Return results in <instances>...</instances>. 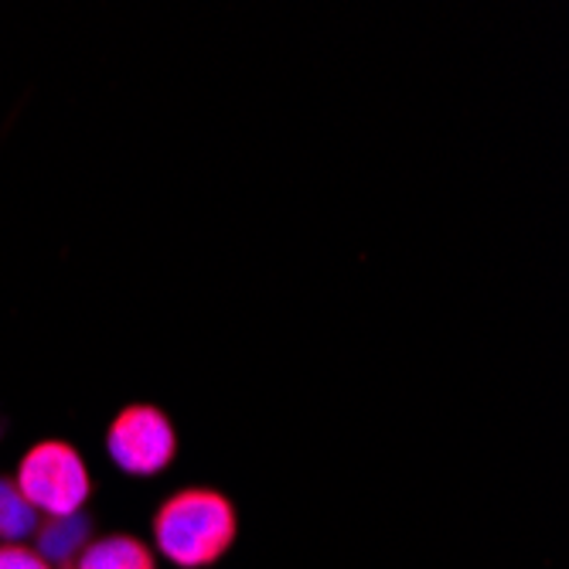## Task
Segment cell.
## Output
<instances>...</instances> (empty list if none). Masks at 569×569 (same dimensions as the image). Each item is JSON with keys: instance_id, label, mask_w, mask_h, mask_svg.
Wrapping results in <instances>:
<instances>
[{"instance_id": "3957f363", "label": "cell", "mask_w": 569, "mask_h": 569, "mask_svg": "<svg viewBox=\"0 0 569 569\" xmlns=\"http://www.w3.org/2000/svg\"><path fill=\"white\" fill-rule=\"evenodd\" d=\"M107 450L113 463L130 478L161 475L178 453V437L171 420L153 406H130L113 420L107 433Z\"/></svg>"}, {"instance_id": "7a4b0ae2", "label": "cell", "mask_w": 569, "mask_h": 569, "mask_svg": "<svg viewBox=\"0 0 569 569\" xmlns=\"http://www.w3.org/2000/svg\"><path fill=\"white\" fill-rule=\"evenodd\" d=\"M14 485L44 519H62V515L82 511L92 491L86 460L72 443L62 440H44L31 447L18 463Z\"/></svg>"}, {"instance_id": "6da1fadb", "label": "cell", "mask_w": 569, "mask_h": 569, "mask_svg": "<svg viewBox=\"0 0 569 569\" xmlns=\"http://www.w3.org/2000/svg\"><path fill=\"white\" fill-rule=\"evenodd\" d=\"M236 511L219 491L191 488L168 498L153 515L158 552L178 569H204L219 562L236 542Z\"/></svg>"}, {"instance_id": "5b68a950", "label": "cell", "mask_w": 569, "mask_h": 569, "mask_svg": "<svg viewBox=\"0 0 569 569\" xmlns=\"http://www.w3.org/2000/svg\"><path fill=\"white\" fill-rule=\"evenodd\" d=\"M72 569H158L153 566V552L130 539V536H110V539H96L89 542Z\"/></svg>"}, {"instance_id": "52a82bcc", "label": "cell", "mask_w": 569, "mask_h": 569, "mask_svg": "<svg viewBox=\"0 0 569 569\" xmlns=\"http://www.w3.org/2000/svg\"><path fill=\"white\" fill-rule=\"evenodd\" d=\"M0 569H56V566H48L34 549H24V546H0Z\"/></svg>"}, {"instance_id": "277c9868", "label": "cell", "mask_w": 569, "mask_h": 569, "mask_svg": "<svg viewBox=\"0 0 569 569\" xmlns=\"http://www.w3.org/2000/svg\"><path fill=\"white\" fill-rule=\"evenodd\" d=\"M89 536H92V522H89L86 511L62 515V519H48L44 526H38V532H34L38 549L34 552L48 566H69L89 546Z\"/></svg>"}, {"instance_id": "8992f818", "label": "cell", "mask_w": 569, "mask_h": 569, "mask_svg": "<svg viewBox=\"0 0 569 569\" xmlns=\"http://www.w3.org/2000/svg\"><path fill=\"white\" fill-rule=\"evenodd\" d=\"M41 526V515L28 505L14 481L0 478V546H21Z\"/></svg>"}]
</instances>
